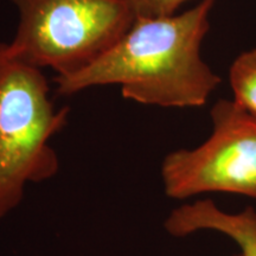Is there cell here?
Here are the masks:
<instances>
[{"label":"cell","mask_w":256,"mask_h":256,"mask_svg":"<svg viewBox=\"0 0 256 256\" xmlns=\"http://www.w3.org/2000/svg\"><path fill=\"white\" fill-rule=\"evenodd\" d=\"M216 0L168 17L138 18L104 56L69 76H55L56 92L119 86L126 100L164 108L204 106L222 82L200 55Z\"/></svg>","instance_id":"obj_1"},{"label":"cell","mask_w":256,"mask_h":256,"mask_svg":"<svg viewBox=\"0 0 256 256\" xmlns=\"http://www.w3.org/2000/svg\"><path fill=\"white\" fill-rule=\"evenodd\" d=\"M42 70L0 43V220L19 206L28 184L60 170L50 142L66 127L69 108L55 107Z\"/></svg>","instance_id":"obj_2"},{"label":"cell","mask_w":256,"mask_h":256,"mask_svg":"<svg viewBox=\"0 0 256 256\" xmlns=\"http://www.w3.org/2000/svg\"><path fill=\"white\" fill-rule=\"evenodd\" d=\"M19 14L11 52L56 76L82 72L124 36L136 17L126 0H11Z\"/></svg>","instance_id":"obj_3"},{"label":"cell","mask_w":256,"mask_h":256,"mask_svg":"<svg viewBox=\"0 0 256 256\" xmlns=\"http://www.w3.org/2000/svg\"><path fill=\"white\" fill-rule=\"evenodd\" d=\"M212 130L194 148L170 152L160 176L165 194L178 200L222 192L256 200V119L234 100L210 110Z\"/></svg>","instance_id":"obj_4"},{"label":"cell","mask_w":256,"mask_h":256,"mask_svg":"<svg viewBox=\"0 0 256 256\" xmlns=\"http://www.w3.org/2000/svg\"><path fill=\"white\" fill-rule=\"evenodd\" d=\"M174 238H186L200 232H216L232 238L241 256H256V210L248 206L241 212L220 210L210 200H194L176 208L164 222Z\"/></svg>","instance_id":"obj_5"},{"label":"cell","mask_w":256,"mask_h":256,"mask_svg":"<svg viewBox=\"0 0 256 256\" xmlns=\"http://www.w3.org/2000/svg\"><path fill=\"white\" fill-rule=\"evenodd\" d=\"M229 80L234 101L256 119V49L246 51L234 60Z\"/></svg>","instance_id":"obj_6"},{"label":"cell","mask_w":256,"mask_h":256,"mask_svg":"<svg viewBox=\"0 0 256 256\" xmlns=\"http://www.w3.org/2000/svg\"><path fill=\"white\" fill-rule=\"evenodd\" d=\"M134 17L160 18L177 14L179 8L190 0H126Z\"/></svg>","instance_id":"obj_7"},{"label":"cell","mask_w":256,"mask_h":256,"mask_svg":"<svg viewBox=\"0 0 256 256\" xmlns=\"http://www.w3.org/2000/svg\"><path fill=\"white\" fill-rule=\"evenodd\" d=\"M236 256H241V255H236Z\"/></svg>","instance_id":"obj_8"}]
</instances>
